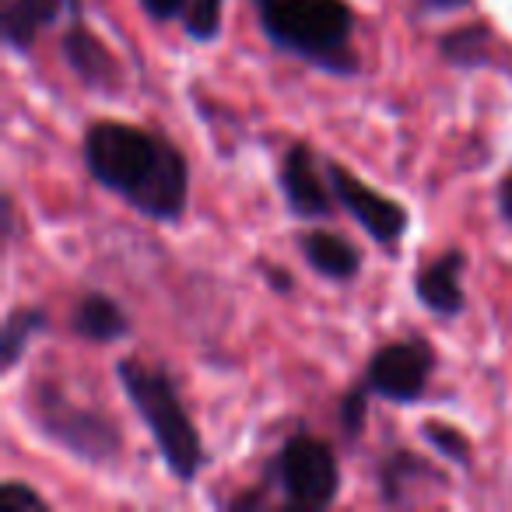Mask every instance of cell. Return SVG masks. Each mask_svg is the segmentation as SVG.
<instances>
[{"label": "cell", "mask_w": 512, "mask_h": 512, "mask_svg": "<svg viewBox=\"0 0 512 512\" xmlns=\"http://www.w3.org/2000/svg\"><path fill=\"white\" fill-rule=\"evenodd\" d=\"M85 165L106 190L155 221H176L190 197L186 158L127 123H95L85 134Z\"/></svg>", "instance_id": "1"}, {"label": "cell", "mask_w": 512, "mask_h": 512, "mask_svg": "<svg viewBox=\"0 0 512 512\" xmlns=\"http://www.w3.org/2000/svg\"><path fill=\"white\" fill-rule=\"evenodd\" d=\"M260 25L278 50L334 74H355V15L344 0H256Z\"/></svg>", "instance_id": "2"}, {"label": "cell", "mask_w": 512, "mask_h": 512, "mask_svg": "<svg viewBox=\"0 0 512 512\" xmlns=\"http://www.w3.org/2000/svg\"><path fill=\"white\" fill-rule=\"evenodd\" d=\"M116 376H120L134 411L148 425L165 467L179 481H193L197 470L204 467V449H200V435L193 428L190 414L179 404V393L172 386V379L162 369H151V365L134 362V358H123L116 365Z\"/></svg>", "instance_id": "3"}, {"label": "cell", "mask_w": 512, "mask_h": 512, "mask_svg": "<svg viewBox=\"0 0 512 512\" xmlns=\"http://www.w3.org/2000/svg\"><path fill=\"white\" fill-rule=\"evenodd\" d=\"M278 488L285 491L288 505L299 509H323L337 498L341 470H337L334 449L313 435H295L278 453Z\"/></svg>", "instance_id": "4"}, {"label": "cell", "mask_w": 512, "mask_h": 512, "mask_svg": "<svg viewBox=\"0 0 512 512\" xmlns=\"http://www.w3.org/2000/svg\"><path fill=\"white\" fill-rule=\"evenodd\" d=\"M39 421L60 446L78 453L81 460H106V456H113L120 449L116 425H109L102 414L67 404V397H60V393L46 390L39 397Z\"/></svg>", "instance_id": "5"}, {"label": "cell", "mask_w": 512, "mask_h": 512, "mask_svg": "<svg viewBox=\"0 0 512 512\" xmlns=\"http://www.w3.org/2000/svg\"><path fill=\"white\" fill-rule=\"evenodd\" d=\"M435 355L425 341H400L386 344L383 351H376L365 372V386L372 393L397 404H411L425 393L428 376H432Z\"/></svg>", "instance_id": "6"}, {"label": "cell", "mask_w": 512, "mask_h": 512, "mask_svg": "<svg viewBox=\"0 0 512 512\" xmlns=\"http://www.w3.org/2000/svg\"><path fill=\"white\" fill-rule=\"evenodd\" d=\"M327 176H330V186H334L337 200L348 207V214L372 235L376 242H397L407 228V211L397 204V200L383 197L376 193L372 186L358 183L344 165L337 162H327Z\"/></svg>", "instance_id": "7"}, {"label": "cell", "mask_w": 512, "mask_h": 512, "mask_svg": "<svg viewBox=\"0 0 512 512\" xmlns=\"http://www.w3.org/2000/svg\"><path fill=\"white\" fill-rule=\"evenodd\" d=\"M281 186H285L288 207L299 218H327L334 211L330 204V190L323 183L320 169H316V151L309 144H295L285 155L281 165Z\"/></svg>", "instance_id": "8"}, {"label": "cell", "mask_w": 512, "mask_h": 512, "mask_svg": "<svg viewBox=\"0 0 512 512\" xmlns=\"http://www.w3.org/2000/svg\"><path fill=\"white\" fill-rule=\"evenodd\" d=\"M460 274H463V253H442L432 267L418 271L414 278V292L425 302L432 313L439 316H456L463 309V288H460Z\"/></svg>", "instance_id": "9"}, {"label": "cell", "mask_w": 512, "mask_h": 512, "mask_svg": "<svg viewBox=\"0 0 512 512\" xmlns=\"http://www.w3.org/2000/svg\"><path fill=\"white\" fill-rule=\"evenodd\" d=\"M302 253H306L309 267L320 271L330 281H351L362 271V253L355 242H348L337 232H309L302 235Z\"/></svg>", "instance_id": "10"}, {"label": "cell", "mask_w": 512, "mask_h": 512, "mask_svg": "<svg viewBox=\"0 0 512 512\" xmlns=\"http://www.w3.org/2000/svg\"><path fill=\"white\" fill-rule=\"evenodd\" d=\"M64 11V0H8L4 8V43L11 50H29L39 32L50 29Z\"/></svg>", "instance_id": "11"}, {"label": "cell", "mask_w": 512, "mask_h": 512, "mask_svg": "<svg viewBox=\"0 0 512 512\" xmlns=\"http://www.w3.org/2000/svg\"><path fill=\"white\" fill-rule=\"evenodd\" d=\"M71 327L78 337L95 344H113L120 337L130 334V320L123 316V309L116 306L106 295H85V299L74 306Z\"/></svg>", "instance_id": "12"}, {"label": "cell", "mask_w": 512, "mask_h": 512, "mask_svg": "<svg viewBox=\"0 0 512 512\" xmlns=\"http://www.w3.org/2000/svg\"><path fill=\"white\" fill-rule=\"evenodd\" d=\"M64 57H67V64L78 71V78L85 81V85H92V88L113 85V57H109L106 46L88 29H81V25H74L64 36Z\"/></svg>", "instance_id": "13"}, {"label": "cell", "mask_w": 512, "mask_h": 512, "mask_svg": "<svg viewBox=\"0 0 512 512\" xmlns=\"http://www.w3.org/2000/svg\"><path fill=\"white\" fill-rule=\"evenodd\" d=\"M43 327H46L43 309H15V313L8 316V323H4V341H0V348H4V369H11V365L22 358L29 337Z\"/></svg>", "instance_id": "14"}, {"label": "cell", "mask_w": 512, "mask_h": 512, "mask_svg": "<svg viewBox=\"0 0 512 512\" xmlns=\"http://www.w3.org/2000/svg\"><path fill=\"white\" fill-rule=\"evenodd\" d=\"M491 43V32L484 25H467V29H456L453 36L442 39V57H449L460 67H474L484 57V46Z\"/></svg>", "instance_id": "15"}, {"label": "cell", "mask_w": 512, "mask_h": 512, "mask_svg": "<svg viewBox=\"0 0 512 512\" xmlns=\"http://www.w3.org/2000/svg\"><path fill=\"white\" fill-rule=\"evenodd\" d=\"M221 29V0H193L186 8V36L214 39Z\"/></svg>", "instance_id": "16"}, {"label": "cell", "mask_w": 512, "mask_h": 512, "mask_svg": "<svg viewBox=\"0 0 512 512\" xmlns=\"http://www.w3.org/2000/svg\"><path fill=\"white\" fill-rule=\"evenodd\" d=\"M425 435H428V442L439 449V453L453 456L456 463H470V446H467V439L456 432V428H446V425H439V421H428Z\"/></svg>", "instance_id": "17"}, {"label": "cell", "mask_w": 512, "mask_h": 512, "mask_svg": "<svg viewBox=\"0 0 512 512\" xmlns=\"http://www.w3.org/2000/svg\"><path fill=\"white\" fill-rule=\"evenodd\" d=\"M0 509H8V512L11 509H36V512H43L46 502L29 488V484L8 481V484H4V491H0Z\"/></svg>", "instance_id": "18"}, {"label": "cell", "mask_w": 512, "mask_h": 512, "mask_svg": "<svg viewBox=\"0 0 512 512\" xmlns=\"http://www.w3.org/2000/svg\"><path fill=\"white\" fill-rule=\"evenodd\" d=\"M365 414H369V404H365V386L362 390H351L341 404V421H344V432L358 435L365 425Z\"/></svg>", "instance_id": "19"}, {"label": "cell", "mask_w": 512, "mask_h": 512, "mask_svg": "<svg viewBox=\"0 0 512 512\" xmlns=\"http://www.w3.org/2000/svg\"><path fill=\"white\" fill-rule=\"evenodd\" d=\"M141 8L148 11L151 18H158V22H169V18L183 15L186 0H141Z\"/></svg>", "instance_id": "20"}, {"label": "cell", "mask_w": 512, "mask_h": 512, "mask_svg": "<svg viewBox=\"0 0 512 512\" xmlns=\"http://www.w3.org/2000/svg\"><path fill=\"white\" fill-rule=\"evenodd\" d=\"M498 211H502V218L512 225V176H505L502 186H498Z\"/></svg>", "instance_id": "21"}, {"label": "cell", "mask_w": 512, "mask_h": 512, "mask_svg": "<svg viewBox=\"0 0 512 512\" xmlns=\"http://www.w3.org/2000/svg\"><path fill=\"white\" fill-rule=\"evenodd\" d=\"M428 11H456V8H467L470 0H421Z\"/></svg>", "instance_id": "22"}, {"label": "cell", "mask_w": 512, "mask_h": 512, "mask_svg": "<svg viewBox=\"0 0 512 512\" xmlns=\"http://www.w3.org/2000/svg\"><path fill=\"white\" fill-rule=\"evenodd\" d=\"M271 281H274V285H278V292H288V285H292V278H288V274L285 271H271Z\"/></svg>", "instance_id": "23"}]
</instances>
